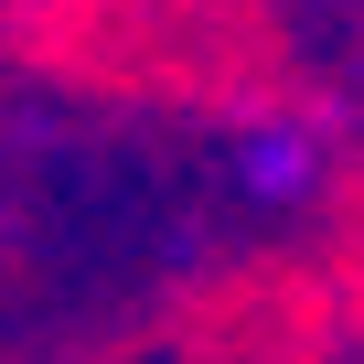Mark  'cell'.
<instances>
[{
	"label": "cell",
	"mask_w": 364,
	"mask_h": 364,
	"mask_svg": "<svg viewBox=\"0 0 364 364\" xmlns=\"http://www.w3.org/2000/svg\"><path fill=\"white\" fill-rule=\"evenodd\" d=\"M311 171H321V129H311V118H257V129L236 139V182H247L257 204L311 193Z\"/></svg>",
	"instance_id": "cell-1"
}]
</instances>
